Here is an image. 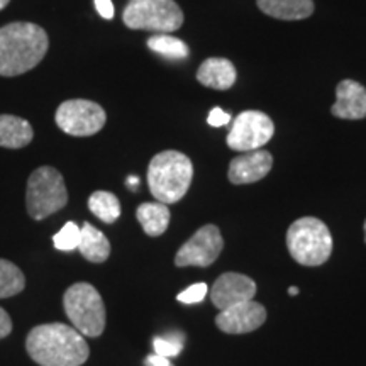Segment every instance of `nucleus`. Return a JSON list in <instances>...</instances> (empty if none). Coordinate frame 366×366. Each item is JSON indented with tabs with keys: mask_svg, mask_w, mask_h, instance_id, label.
I'll return each mask as SVG.
<instances>
[{
	"mask_svg": "<svg viewBox=\"0 0 366 366\" xmlns=\"http://www.w3.org/2000/svg\"><path fill=\"white\" fill-rule=\"evenodd\" d=\"M26 350L41 366H81L90 356L85 336L61 322L36 326L27 334Z\"/></svg>",
	"mask_w": 366,
	"mask_h": 366,
	"instance_id": "nucleus-1",
	"label": "nucleus"
},
{
	"mask_svg": "<svg viewBox=\"0 0 366 366\" xmlns=\"http://www.w3.org/2000/svg\"><path fill=\"white\" fill-rule=\"evenodd\" d=\"M49 39L33 22H12L0 27V75L17 76L38 66L48 51Z\"/></svg>",
	"mask_w": 366,
	"mask_h": 366,
	"instance_id": "nucleus-2",
	"label": "nucleus"
},
{
	"mask_svg": "<svg viewBox=\"0 0 366 366\" xmlns=\"http://www.w3.org/2000/svg\"><path fill=\"white\" fill-rule=\"evenodd\" d=\"M192 178H194V164L180 151H162L149 162V190L162 204L168 205L182 200L190 189Z\"/></svg>",
	"mask_w": 366,
	"mask_h": 366,
	"instance_id": "nucleus-3",
	"label": "nucleus"
},
{
	"mask_svg": "<svg viewBox=\"0 0 366 366\" xmlns=\"http://www.w3.org/2000/svg\"><path fill=\"white\" fill-rule=\"evenodd\" d=\"M287 248L297 263L319 267L332 253L331 231L317 217L297 219L287 231Z\"/></svg>",
	"mask_w": 366,
	"mask_h": 366,
	"instance_id": "nucleus-4",
	"label": "nucleus"
},
{
	"mask_svg": "<svg viewBox=\"0 0 366 366\" xmlns=\"http://www.w3.org/2000/svg\"><path fill=\"white\" fill-rule=\"evenodd\" d=\"M63 307L73 327L81 336L99 337L105 329V305L97 288L80 282L71 285L63 295Z\"/></svg>",
	"mask_w": 366,
	"mask_h": 366,
	"instance_id": "nucleus-5",
	"label": "nucleus"
},
{
	"mask_svg": "<svg viewBox=\"0 0 366 366\" xmlns=\"http://www.w3.org/2000/svg\"><path fill=\"white\" fill-rule=\"evenodd\" d=\"M68 204L63 175L53 167H41L31 173L26 187V207L34 221H43Z\"/></svg>",
	"mask_w": 366,
	"mask_h": 366,
	"instance_id": "nucleus-6",
	"label": "nucleus"
},
{
	"mask_svg": "<svg viewBox=\"0 0 366 366\" xmlns=\"http://www.w3.org/2000/svg\"><path fill=\"white\" fill-rule=\"evenodd\" d=\"M122 21L129 29L168 34L180 29L183 12L175 0H129Z\"/></svg>",
	"mask_w": 366,
	"mask_h": 366,
	"instance_id": "nucleus-7",
	"label": "nucleus"
},
{
	"mask_svg": "<svg viewBox=\"0 0 366 366\" xmlns=\"http://www.w3.org/2000/svg\"><path fill=\"white\" fill-rule=\"evenodd\" d=\"M105 121H107L105 111L92 100H66L56 111V124L59 129L76 137L97 134L105 126Z\"/></svg>",
	"mask_w": 366,
	"mask_h": 366,
	"instance_id": "nucleus-8",
	"label": "nucleus"
},
{
	"mask_svg": "<svg viewBox=\"0 0 366 366\" xmlns=\"http://www.w3.org/2000/svg\"><path fill=\"white\" fill-rule=\"evenodd\" d=\"M274 134L273 121L262 111H244L234 119L227 134V146L234 151L263 148Z\"/></svg>",
	"mask_w": 366,
	"mask_h": 366,
	"instance_id": "nucleus-9",
	"label": "nucleus"
},
{
	"mask_svg": "<svg viewBox=\"0 0 366 366\" xmlns=\"http://www.w3.org/2000/svg\"><path fill=\"white\" fill-rule=\"evenodd\" d=\"M224 239L217 226L207 224L200 227L189 241L183 242L175 256L177 267H210L221 254Z\"/></svg>",
	"mask_w": 366,
	"mask_h": 366,
	"instance_id": "nucleus-10",
	"label": "nucleus"
},
{
	"mask_svg": "<svg viewBox=\"0 0 366 366\" xmlns=\"http://www.w3.org/2000/svg\"><path fill=\"white\" fill-rule=\"evenodd\" d=\"M267 320V309L254 300L239 302L224 309L216 317L217 327L227 334H246L259 329Z\"/></svg>",
	"mask_w": 366,
	"mask_h": 366,
	"instance_id": "nucleus-11",
	"label": "nucleus"
},
{
	"mask_svg": "<svg viewBox=\"0 0 366 366\" xmlns=\"http://www.w3.org/2000/svg\"><path fill=\"white\" fill-rule=\"evenodd\" d=\"M256 283L249 277L241 273H224L214 282L210 288V299L219 310H224L239 302L253 300Z\"/></svg>",
	"mask_w": 366,
	"mask_h": 366,
	"instance_id": "nucleus-12",
	"label": "nucleus"
},
{
	"mask_svg": "<svg viewBox=\"0 0 366 366\" xmlns=\"http://www.w3.org/2000/svg\"><path fill=\"white\" fill-rule=\"evenodd\" d=\"M273 167L272 153L264 149H254L234 158L229 164V182L234 185H246L263 180Z\"/></svg>",
	"mask_w": 366,
	"mask_h": 366,
	"instance_id": "nucleus-13",
	"label": "nucleus"
},
{
	"mask_svg": "<svg viewBox=\"0 0 366 366\" xmlns=\"http://www.w3.org/2000/svg\"><path fill=\"white\" fill-rule=\"evenodd\" d=\"M334 117L358 121L366 117V89L355 80H342L336 89V102L331 107Z\"/></svg>",
	"mask_w": 366,
	"mask_h": 366,
	"instance_id": "nucleus-14",
	"label": "nucleus"
},
{
	"mask_svg": "<svg viewBox=\"0 0 366 366\" xmlns=\"http://www.w3.org/2000/svg\"><path fill=\"white\" fill-rule=\"evenodd\" d=\"M236 68L226 58H209L197 71V80L204 86L216 90H227L236 81Z\"/></svg>",
	"mask_w": 366,
	"mask_h": 366,
	"instance_id": "nucleus-15",
	"label": "nucleus"
},
{
	"mask_svg": "<svg viewBox=\"0 0 366 366\" xmlns=\"http://www.w3.org/2000/svg\"><path fill=\"white\" fill-rule=\"evenodd\" d=\"M258 7L267 16L282 21L307 19L314 12L312 0H258Z\"/></svg>",
	"mask_w": 366,
	"mask_h": 366,
	"instance_id": "nucleus-16",
	"label": "nucleus"
},
{
	"mask_svg": "<svg viewBox=\"0 0 366 366\" xmlns=\"http://www.w3.org/2000/svg\"><path fill=\"white\" fill-rule=\"evenodd\" d=\"M90 263H104L111 254V242L102 231L85 222L80 227V242L76 248Z\"/></svg>",
	"mask_w": 366,
	"mask_h": 366,
	"instance_id": "nucleus-17",
	"label": "nucleus"
},
{
	"mask_svg": "<svg viewBox=\"0 0 366 366\" xmlns=\"http://www.w3.org/2000/svg\"><path fill=\"white\" fill-rule=\"evenodd\" d=\"M34 131L26 119L0 116V146L9 149L24 148L33 141Z\"/></svg>",
	"mask_w": 366,
	"mask_h": 366,
	"instance_id": "nucleus-18",
	"label": "nucleus"
},
{
	"mask_svg": "<svg viewBox=\"0 0 366 366\" xmlns=\"http://www.w3.org/2000/svg\"><path fill=\"white\" fill-rule=\"evenodd\" d=\"M136 217L151 237L162 236L170 224V209L162 202H144L136 210Z\"/></svg>",
	"mask_w": 366,
	"mask_h": 366,
	"instance_id": "nucleus-19",
	"label": "nucleus"
},
{
	"mask_svg": "<svg viewBox=\"0 0 366 366\" xmlns=\"http://www.w3.org/2000/svg\"><path fill=\"white\" fill-rule=\"evenodd\" d=\"M89 209L95 217L105 224L116 222L121 216V202L111 192L97 190L90 195Z\"/></svg>",
	"mask_w": 366,
	"mask_h": 366,
	"instance_id": "nucleus-20",
	"label": "nucleus"
},
{
	"mask_svg": "<svg viewBox=\"0 0 366 366\" xmlns=\"http://www.w3.org/2000/svg\"><path fill=\"white\" fill-rule=\"evenodd\" d=\"M26 288V277L17 264L0 258V299L21 294Z\"/></svg>",
	"mask_w": 366,
	"mask_h": 366,
	"instance_id": "nucleus-21",
	"label": "nucleus"
},
{
	"mask_svg": "<svg viewBox=\"0 0 366 366\" xmlns=\"http://www.w3.org/2000/svg\"><path fill=\"white\" fill-rule=\"evenodd\" d=\"M148 48L151 51L163 54L172 59H182L189 56V46L182 39L173 38L170 34H154L148 39Z\"/></svg>",
	"mask_w": 366,
	"mask_h": 366,
	"instance_id": "nucleus-22",
	"label": "nucleus"
},
{
	"mask_svg": "<svg viewBox=\"0 0 366 366\" xmlns=\"http://www.w3.org/2000/svg\"><path fill=\"white\" fill-rule=\"evenodd\" d=\"M54 248L59 251H71L79 248L80 227L75 222H66L58 234L53 236Z\"/></svg>",
	"mask_w": 366,
	"mask_h": 366,
	"instance_id": "nucleus-23",
	"label": "nucleus"
},
{
	"mask_svg": "<svg viewBox=\"0 0 366 366\" xmlns=\"http://www.w3.org/2000/svg\"><path fill=\"white\" fill-rule=\"evenodd\" d=\"M153 347H154V353L159 356H164V358L178 356L183 350V334L175 332V334H168L167 337H154Z\"/></svg>",
	"mask_w": 366,
	"mask_h": 366,
	"instance_id": "nucleus-24",
	"label": "nucleus"
},
{
	"mask_svg": "<svg viewBox=\"0 0 366 366\" xmlns=\"http://www.w3.org/2000/svg\"><path fill=\"white\" fill-rule=\"evenodd\" d=\"M207 292V283H194V285H190L187 290H183L182 294H178L177 299L178 302H182V304H199V302H202L205 299Z\"/></svg>",
	"mask_w": 366,
	"mask_h": 366,
	"instance_id": "nucleus-25",
	"label": "nucleus"
},
{
	"mask_svg": "<svg viewBox=\"0 0 366 366\" xmlns=\"http://www.w3.org/2000/svg\"><path fill=\"white\" fill-rule=\"evenodd\" d=\"M207 122L212 127H221V126H227L231 122V116L227 112H224L221 107H214L209 114Z\"/></svg>",
	"mask_w": 366,
	"mask_h": 366,
	"instance_id": "nucleus-26",
	"label": "nucleus"
},
{
	"mask_svg": "<svg viewBox=\"0 0 366 366\" xmlns=\"http://www.w3.org/2000/svg\"><path fill=\"white\" fill-rule=\"evenodd\" d=\"M12 332V320L6 310L0 307V340L7 337Z\"/></svg>",
	"mask_w": 366,
	"mask_h": 366,
	"instance_id": "nucleus-27",
	"label": "nucleus"
},
{
	"mask_svg": "<svg viewBox=\"0 0 366 366\" xmlns=\"http://www.w3.org/2000/svg\"><path fill=\"white\" fill-rule=\"evenodd\" d=\"M95 7L104 19H112L114 17L112 0H95Z\"/></svg>",
	"mask_w": 366,
	"mask_h": 366,
	"instance_id": "nucleus-28",
	"label": "nucleus"
},
{
	"mask_svg": "<svg viewBox=\"0 0 366 366\" xmlns=\"http://www.w3.org/2000/svg\"><path fill=\"white\" fill-rule=\"evenodd\" d=\"M144 365L146 366H173L170 358H164V356H159V355H149L148 358L144 360Z\"/></svg>",
	"mask_w": 366,
	"mask_h": 366,
	"instance_id": "nucleus-29",
	"label": "nucleus"
},
{
	"mask_svg": "<svg viewBox=\"0 0 366 366\" xmlns=\"http://www.w3.org/2000/svg\"><path fill=\"white\" fill-rule=\"evenodd\" d=\"M288 294H290V295H297V294H299V288H297V287H290V288H288Z\"/></svg>",
	"mask_w": 366,
	"mask_h": 366,
	"instance_id": "nucleus-30",
	"label": "nucleus"
},
{
	"mask_svg": "<svg viewBox=\"0 0 366 366\" xmlns=\"http://www.w3.org/2000/svg\"><path fill=\"white\" fill-rule=\"evenodd\" d=\"M137 183H139V180H137L136 177H131V178H129V185L134 187V185H137Z\"/></svg>",
	"mask_w": 366,
	"mask_h": 366,
	"instance_id": "nucleus-31",
	"label": "nucleus"
},
{
	"mask_svg": "<svg viewBox=\"0 0 366 366\" xmlns=\"http://www.w3.org/2000/svg\"><path fill=\"white\" fill-rule=\"evenodd\" d=\"M9 2H11V0H0V11H2V9H4V7H6Z\"/></svg>",
	"mask_w": 366,
	"mask_h": 366,
	"instance_id": "nucleus-32",
	"label": "nucleus"
},
{
	"mask_svg": "<svg viewBox=\"0 0 366 366\" xmlns=\"http://www.w3.org/2000/svg\"><path fill=\"white\" fill-rule=\"evenodd\" d=\"M365 242H366V221H365Z\"/></svg>",
	"mask_w": 366,
	"mask_h": 366,
	"instance_id": "nucleus-33",
	"label": "nucleus"
}]
</instances>
